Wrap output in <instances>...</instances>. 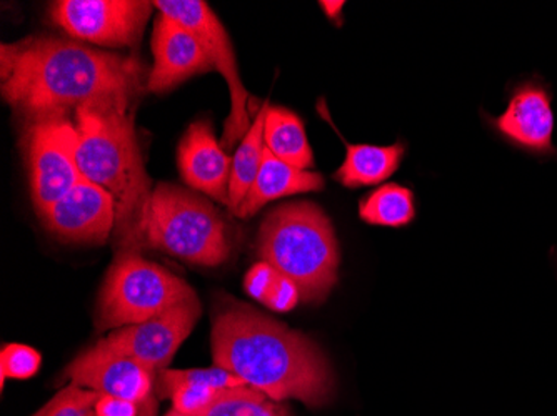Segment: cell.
<instances>
[{
  "label": "cell",
  "mask_w": 557,
  "mask_h": 416,
  "mask_svg": "<svg viewBox=\"0 0 557 416\" xmlns=\"http://www.w3.org/2000/svg\"><path fill=\"white\" fill-rule=\"evenodd\" d=\"M243 380L225 368H193V370L158 371L156 392L161 399H169L174 409L190 416L208 408L215 396L227 388L243 387Z\"/></svg>",
  "instance_id": "16"
},
{
  "label": "cell",
  "mask_w": 557,
  "mask_h": 416,
  "mask_svg": "<svg viewBox=\"0 0 557 416\" xmlns=\"http://www.w3.org/2000/svg\"><path fill=\"white\" fill-rule=\"evenodd\" d=\"M190 416H290V409L258 388L243 385L222 390L208 408Z\"/></svg>",
  "instance_id": "22"
},
{
  "label": "cell",
  "mask_w": 557,
  "mask_h": 416,
  "mask_svg": "<svg viewBox=\"0 0 557 416\" xmlns=\"http://www.w3.org/2000/svg\"><path fill=\"white\" fill-rule=\"evenodd\" d=\"M359 217L379 227H406L416 217L414 193L399 184H384L362 199Z\"/></svg>",
  "instance_id": "21"
},
{
  "label": "cell",
  "mask_w": 557,
  "mask_h": 416,
  "mask_svg": "<svg viewBox=\"0 0 557 416\" xmlns=\"http://www.w3.org/2000/svg\"><path fill=\"white\" fill-rule=\"evenodd\" d=\"M90 416H96V413H94V412H92V413H90Z\"/></svg>",
  "instance_id": "30"
},
{
  "label": "cell",
  "mask_w": 557,
  "mask_h": 416,
  "mask_svg": "<svg viewBox=\"0 0 557 416\" xmlns=\"http://www.w3.org/2000/svg\"><path fill=\"white\" fill-rule=\"evenodd\" d=\"M154 67L149 72L147 90L169 92L194 75L214 71L205 49L183 24L159 14L152 34Z\"/></svg>",
  "instance_id": "13"
},
{
  "label": "cell",
  "mask_w": 557,
  "mask_h": 416,
  "mask_svg": "<svg viewBox=\"0 0 557 416\" xmlns=\"http://www.w3.org/2000/svg\"><path fill=\"white\" fill-rule=\"evenodd\" d=\"M40 220L52 236L65 242L100 245L114 236V199L84 178L40 215Z\"/></svg>",
  "instance_id": "12"
},
{
  "label": "cell",
  "mask_w": 557,
  "mask_h": 416,
  "mask_svg": "<svg viewBox=\"0 0 557 416\" xmlns=\"http://www.w3.org/2000/svg\"><path fill=\"white\" fill-rule=\"evenodd\" d=\"M277 277V270H274V268L265 264V262H261V264L250 268L249 274L246 275V280H244V287H246V292L249 293L252 299L262 302Z\"/></svg>",
  "instance_id": "26"
},
{
  "label": "cell",
  "mask_w": 557,
  "mask_h": 416,
  "mask_svg": "<svg viewBox=\"0 0 557 416\" xmlns=\"http://www.w3.org/2000/svg\"><path fill=\"white\" fill-rule=\"evenodd\" d=\"M25 143L30 190L40 217L84 180L75 159V124L69 121L67 115L29 122Z\"/></svg>",
  "instance_id": "8"
},
{
  "label": "cell",
  "mask_w": 557,
  "mask_h": 416,
  "mask_svg": "<svg viewBox=\"0 0 557 416\" xmlns=\"http://www.w3.org/2000/svg\"><path fill=\"white\" fill-rule=\"evenodd\" d=\"M262 262L293 281L306 303H322L339 278L341 253L333 224L311 202L284 203L262 222Z\"/></svg>",
  "instance_id": "4"
},
{
  "label": "cell",
  "mask_w": 557,
  "mask_h": 416,
  "mask_svg": "<svg viewBox=\"0 0 557 416\" xmlns=\"http://www.w3.org/2000/svg\"><path fill=\"white\" fill-rule=\"evenodd\" d=\"M490 124L499 136L525 152L556 153L550 96L541 84L525 83L516 87L508 109L499 117L491 118Z\"/></svg>",
  "instance_id": "14"
},
{
  "label": "cell",
  "mask_w": 557,
  "mask_h": 416,
  "mask_svg": "<svg viewBox=\"0 0 557 416\" xmlns=\"http://www.w3.org/2000/svg\"><path fill=\"white\" fill-rule=\"evenodd\" d=\"M324 187L325 180L321 174L300 171L286 162L278 161L265 147L258 177L237 209L236 217H252L261 211L262 206L274 200L299 196V193L321 192Z\"/></svg>",
  "instance_id": "17"
},
{
  "label": "cell",
  "mask_w": 557,
  "mask_h": 416,
  "mask_svg": "<svg viewBox=\"0 0 557 416\" xmlns=\"http://www.w3.org/2000/svg\"><path fill=\"white\" fill-rule=\"evenodd\" d=\"M211 346L214 365L277 402L322 408L336 395V375L314 340L231 297L215 303Z\"/></svg>",
  "instance_id": "2"
},
{
  "label": "cell",
  "mask_w": 557,
  "mask_h": 416,
  "mask_svg": "<svg viewBox=\"0 0 557 416\" xmlns=\"http://www.w3.org/2000/svg\"><path fill=\"white\" fill-rule=\"evenodd\" d=\"M265 147L278 161L300 171L315 167L314 153L302 118L284 108H269L264 124Z\"/></svg>",
  "instance_id": "19"
},
{
  "label": "cell",
  "mask_w": 557,
  "mask_h": 416,
  "mask_svg": "<svg viewBox=\"0 0 557 416\" xmlns=\"http://www.w3.org/2000/svg\"><path fill=\"white\" fill-rule=\"evenodd\" d=\"M165 416H187L184 415V413L177 412V409L172 408L171 412L168 413Z\"/></svg>",
  "instance_id": "29"
},
{
  "label": "cell",
  "mask_w": 557,
  "mask_h": 416,
  "mask_svg": "<svg viewBox=\"0 0 557 416\" xmlns=\"http://www.w3.org/2000/svg\"><path fill=\"white\" fill-rule=\"evenodd\" d=\"M152 4L159 14L174 18L190 30L205 49L214 71H218L230 86L231 114L224 124L222 146L224 150L234 149L249 133L252 121L249 115V93L240 80L230 34L224 29L218 15L202 0H156Z\"/></svg>",
  "instance_id": "7"
},
{
  "label": "cell",
  "mask_w": 557,
  "mask_h": 416,
  "mask_svg": "<svg viewBox=\"0 0 557 416\" xmlns=\"http://www.w3.org/2000/svg\"><path fill=\"white\" fill-rule=\"evenodd\" d=\"M321 5L331 21H339L343 17L341 14H343L344 2H325V0H322Z\"/></svg>",
  "instance_id": "28"
},
{
  "label": "cell",
  "mask_w": 557,
  "mask_h": 416,
  "mask_svg": "<svg viewBox=\"0 0 557 416\" xmlns=\"http://www.w3.org/2000/svg\"><path fill=\"white\" fill-rule=\"evenodd\" d=\"M40 368V353L27 345H5L2 349V387L8 378L27 380Z\"/></svg>",
  "instance_id": "24"
},
{
  "label": "cell",
  "mask_w": 557,
  "mask_h": 416,
  "mask_svg": "<svg viewBox=\"0 0 557 416\" xmlns=\"http://www.w3.org/2000/svg\"><path fill=\"white\" fill-rule=\"evenodd\" d=\"M180 171L187 186L230 205L233 159L219 146L209 122H194L180 143Z\"/></svg>",
  "instance_id": "15"
},
{
  "label": "cell",
  "mask_w": 557,
  "mask_h": 416,
  "mask_svg": "<svg viewBox=\"0 0 557 416\" xmlns=\"http://www.w3.org/2000/svg\"><path fill=\"white\" fill-rule=\"evenodd\" d=\"M0 62L2 97L29 122L83 108L129 114L131 103L149 79L146 64L137 58L59 37L4 43Z\"/></svg>",
  "instance_id": "1"
},
{
  "label": "cell",
  "mask_w": 557,
  "mask_h": 416,
  "mask_svg": "<svg viewBox=\"0 0 557 416\" xmlns=\"http://www.w3.org/2000/svg\"><path fill=\"white\" fill-rule=\"evenodd\" d=\"M75 159L81 174L111 193L115 203V253H140V239L152 199L134 118L111 109L75 111Z\"/></svg>",
  "instance_id": "3"
},
{
  "label": "cell",
  "mask_w": 557,
  "mask_h": 416,
  "mask_svg": "<svg viewBox=\"0 0 557 416\" xmlns=\"http://www.w3.org/2000/svg\"><path fill=\"white\" fill-rule=\"evenodd\" d=\"M194 295L183 278L140 253H115L97 303V328L117 330L144 324Z\"/></svg>",
  "instance_id": "6"
},
{
  "label": "cell",
  "mask_w": 557,
  "mask_h": 416,
  "mask_svg": "<svg viewBox=\"0 0 557 416\" xmlns=\"http://www.w3.org/2000/svg\"><path fill=\"white\" fill-rule=\"evenodd\" d=\"M200 312L199 299L194 295L144 324L112 330L102 340L115 352L137 360L158 374L169 368L175 353L196 327Z\"/></svg>",
  "instance_id": "11"
},
{
  "label": "cell",
  "mask_w": 557,
  "mask_h": 416,
  "mask_svg": "<svg viewBox=\"0 0 557 416\" xmlns=\"http://www.w3.org/2000/svg\"><path fill=\"white\" fill-rule=\"evenodd\" d=\"M154 249L187 264L218 267L233 252L230 227L214 206L171 184L152 192L140 250Z\"/></svg>",
  "instance_id": "5"
},
{
  "label": "cell",
  "mask_w": 557,
  "mask_h": 416,
  "mask_svg": "<svg viewBox=\"0 0 557 416\" xmlns=\"http://www.w3.org/2000/svg\"><path fill=\"white\" fill-rule=\"evenodd\" d=\"M100 393L71 383L49 403L42 416H90Z\"/></svg>",
  "instance_id": "23"
},
{
  "label": "cell",
  "mask_w": 557,
  "mask_h": 416,
  "mask_svg": "<svg viewBox=\"0 0 557 416\" xmlns=\"http://www.w3.org/2000/svg\"><path fill=\"white\" fill-rule=\"evenodd\" d=\"M64 377L71 383L100 395L136 403L143 412L140 416H158L154 396L158 374L144 367L137 360L115 352L106 345L102 338L69 363Z\"/></svg>",
  "instance_id": "10"
},
{
  "label": "cell",
  "mask_w": 557,
  "mask_h": 416,
  "mask_svg": "<svg viewBox=\"0 0 557 416\" xmlns=\"http://www.w3.org/2000/svg\"><path fill=\"white\" fill-rule=\"evenodd\" d=\"M299 300V290H297L296 285L278 274L262 303L274 312H290Z\"/></svg>",
  "instance_id": "25"
},
{
  "label": "cell",
  "mask_w": 557,
  "mask_h": 416,
  "mask_svg": "<svg viewBox=\"0 0 557 416\" xmlns=\"http://www.w3.org/2000/svg\"><path fill=\"white\" fill-rule=\"evenodd\" d=\"M96 416H140L139 406L136 403L127 402V400L115 399L111 395H100L94 406Z\"/></svg>",
  "instance_id": "27"
},
{
  "label": "cell",
  "mask_w": 557,
  "mask_h": 416,
  "mask_svg": "<svg viewBox=\"0 0 557 416\" xmlns=\"http://www.w3.org/2000/svg\"><path fill=\"white\" fill-rule=\"evenodd\" d=\"M269 111V103L258 112L255 122L250 125L249 133L244 137L243 142L237 147L236 155L233 159V171H231L230 181V211L236 215L247 192L255 184L261 168L262 157H264V124L265 114Z\"/></svg>",
  "instance_id": "20"
},
{
  "label": "cell",
  "mask_w": 557,
  "mask_h": 416,
  "mask_svg": "<svg viewBox=\"0 0 557 416\" xmlns=\"http://www.w3.org/2000/svg\"><path fill=\"white\" fill-rule=\"evenodd\" d=\"M154 4L146 0H59L50 17L75 39L104 47H136Z\"/></svg>",
  "instance_id": "9"
},
{
  "label": "cell",
  "mask_w": 557,
  "mask_h": 416,
  "mask_svg": "<svg viewBox=\"0 0 557 416\" xmlns=\"http://www.w3.org/2000/svg\"><path fill=\"white\" fill-rule=\"evenodd\" d=\"M341 139L346 146V159L334 175L341 186L347 189L377 186L399 171L404 152H406L404 143L369 146V143L346 142L343 136Z\"/></svg>",
  "instance_id": "18"
}]
</instances>
